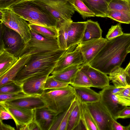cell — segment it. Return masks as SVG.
<instances>
[{"label":"cell","mask_w":130,"mask_h":130,"mask_svg":"<svg viewBox=\"0 0 130 130\" xmlns=\"http://www.w3.org/2000/svg\"><path fill=\"white\" fill-rule=\"evenodd\" d=\"M10 8L29 23L43 26H57V20L49 12L31 1L24 0Z\"/></svg>","instance_id":"obj_3"},{"label":"cell","mask_w":130,"mask_h":130,"mask_svg":"<svg viewBox=\"0 0 130 130\" xmlns=\"http://www.w3.org/2000/svg\"><path fill=\"white\" fill-rule=\"evenodd\" d=\"M124 88H118L114 85H109L99 92L100 102L116 120L119 112L124 106L119 104L115 93Z\"/></svg>","instance_id":"obj_10"},{"label":"cell","mask_w":130,"mask_h":130,"mask_svg":"<svg viewBox=\"0 0 130 130\" xmlns=\"http://www.w3.org/2000/svg\"><path fill=\"white\" fill-rule=\"evenodd\" d=\"M130 46V33L108 41L96 57L89 63L95 68L109 75L116 66H121Z\"/></svg>","instance_id":"obj_1"},{"label":"cell","mask_w":130,"mask_h":130,"mask_svg":"<svg viewBox=\"0 0 130 130\" xmlns=\"http://www.w3.org/2000/svg\"><path fill=\"white\" fill-rule=\"evenodd\" d=\"M24 0H0V10L9 8Z\"/></svg>","instance_id":"obj_40"},{"label":"cell","mask_w":130,"mask_h":130,"mask_svg":"<svg viewBox=\"0 0 130 130\" xmlns=\"http://www.w3.org/2000/svg\"><path fill=\"white\" fill-rule=\"evenodd\" d=\"M109 10L130 12V2L124 0H111L108 6Z\"/></svg>","instance_id":"obj_34"},{"label":"cell","mask_w":130,"mask_h":130,"mask_svg":"<svg viewBox=\"0 0 130 130\" xmlns=\"http://www.w3.org/2000/svg\"><path fill=\"white\" fill-rule=\"evenodd\" d=\"M76 99L85 104L91 103L100 100L99 93L94 91L90 87H74Z\"/></svg>","instance_id":"obj_21"},{"label":"cell","mask_w":130,"mask_h":130,"mask_svg":"<svg viewBox=\"0 0 130 130\" xmlns=\"http://www.w3.org/2000/svg\"><path fill=\"white\" fill-rule=\"evenodd\" d=\"M124 33L120 24L118 23L111 26L106 35V38L107 40H110L120 36Z\"/></svg>","instance_id":"obj_38"},{"label":"cell","mask_w":130,"mask_h":130,"mask_svg":"<svg viewBox=\"0 0 130 130\" xmlns=\"http://www.w3.org/2000/svg\"><path fill=\"white\" fill-rule=\"evenodd\" d=\"M66 51L59 49L31 55L29 60L18 73L14 81L21 85L26 79L32 76L42 74H50Z\"/></svg>","instance_id":"obj_2"},{"label":"cell","mask_w":130,"mask_h":130,"mask_svg":"<svg viewBox=\"0 0 130 130\" xmlns=\"http://www.w3.org/2000/svg\"><path fill=\"white\" fill-rule=\"evenodd\" d=\"M124 0L130 2V0Z\"/></svg>","instance_id":"obj_51"},{"label":"cell","mask_w":130,"mask_h":130,"mask_svg":"<svg viewBox=\"0 0 130 130\" xmlns=\"http://www.w3.org/2000/svg\"><path fill=\"white\" fill-rule=\"evenodd\" d=\"M112 130H127V126H124L114 120L112 124Z\"/></svg>","instance_id":"obj_44"},{"label":"cell","mask_w":130,"mask_h":130,"mask_svg":"<svg viewBox=\"0 0 130 130\" xmlns=\"http://www.w3.org/2000/svg\"><path fill=\"white\" fill-rule=\"evenodd\" d=\"M12 119L13 118L11 115L2 106L0 107V120Z\"/></svg>","instance_id":"obj_43"},{"label":"cell","mask_w":130,"mask_h":130,"mask_svg":"<svg viewBox=\"0 0 130 130\" xmlns=\"http://www.w3.org/2000/svg\"><path fill=\"white\" fill-rule=\"evenodd\" d=\"M119 104L125 106H130V85L115 93Z\"/></svg>","instance_id":"obj_35"},{"label":"cell","mask_w":130,"mask_h":130,"mask_svg":"<svg viewBox=\"0 0 130 130\" xmlns=\"http://www.w3.org/2000/svg\"><path fill=\"white\" fill-rule=\"evenodd\" d=\"M23 91L22 85L15 81L0 87V94H7L19 92Z\"/></svg>","instance_id":"obj_36"},{"label":"cell","mask_w":130,"mask_h":130,"mask_svg":"<svg viewBox=\"0 0 130 130\" xmlns=\"http://www.w3.org/2000/svg\"><path fill=\"white\" fill-rule=\"evenodd\" d=\"M31 30L48 39L57 38L58 30L56 27L43 26L29 23Z\"/></svg>","instance_id":"obj_28"},{"label":"cell","mask_w":130,"mask_h":130,"mask_svg":"<svg viewBox=\"0 0 130 130\" xmlns=\"http://www.w3.org/2000/svg\"><path fill=\"white\" fill-rule=\"evenodd\" d=\"M76 103V98L67 110L56 115L53 124L55 128L57 130H66L70 114Z\"/></svg>","instance_id":"obj_26"},{"label":"cell","mask_w":130,"mask_h":130,"mask_svg":"<svg viewBox=\"0 0 130 130\" xmlns=\"http://www.w3.org/2000/svg\"><path fill=\"white\" fill-rule=\"evenodd\" d=\"M29 95L23 91L12 93L0 94V102L13 100Z\"/></svg>","instance_id":"obj_39"},{"label":"cell","mask_w":130,"mask_h":130,"mask_svg":"<svg viewBox=\"0 0 130 130\" xmlns=\"http://www.w3.org/2000/svg\"><path fill=\"white\" fill-rule=\"evenodd\" d=\"M31 1L49 12L57 20V26L68 22H73L71 18L75 10L68 1L63 4L51 0Z\"/></svg>","instance_id":"obj_6"},{"label":"cell","mask_w":130,"mask_h":130,"mask_svg":"<svg viewBox=\"0 0 130 130\" xmlns=\"http://www.w3.org/2000/svg\"><path fill=\"white\" fill-rule=\"evenodd\" d=\"M129 118H130V106H125L119 112L116 119Z\"/></svg>","instance_id":"obj_41"},{"label":"cell","mask_w":130,"mask_h":130,"mask_svg":"<svg viewBox=\"0 0 130 130\" xmlns=\"http://www.w3.org/2000/svg\"><path fill=\"white\" fill-rule=\"evenodd\" d=\"M76 99L79 104L81 120L85 126L86 130H99L86 104L82 103Z\"/></svg>","instance_id":"obj_24"},{"label":"cell","mask_w":130,"mask_h":130,"mask_svg":"<svg viewBox=\"0 0 130 130\" xmlns=\"http://www.w3.org/2000/svg\"><path fill=\"white\" fill-rule=\"evenodd\" d=\"M30 40L25 44L16 56L19 58L23 55H32L53 51L59 49L57 38L48 39L31 30Z\"/></svg>","instance_id":"obj_5"},{"label":"cell","mask_w":130,"mask_h":130,"mask_svg":"<svg viewBox=\"0 0 130 130\" xmlns=\"http://www.w3.org/2000/svg\"><path fill=\"white\" fill-rule=\"evenodd\" d=\"M49 75L40 74L28 78L21 84L23 91L29 95L41 96L45 90L44 85Z\"/></svg>","instance_id":"obj_13"},{"label":"cell","mask_w":130,"mask_h":130,"mask_svg":"<svg viewBox=\"0 0 130 130\" xmlns=\"http://www.w3.org/2000/svg\"><path fill=\"white\" fill-rule=\"evenodd\" d=\"M127 126V130H130V123Z\"/></svg>","instance_id":"obj_49"},{"label":"cell","mask_w":130,"mask_h":130,"mask_svg":"<svg viewBox=\"0 0 130 130\" xmlns=\"http://www.w3.org/2000/svg\"><path fill=\"white\" fill-rule=\"evenodd\" d=\"M83 62V57L77 45L73 46L68 48L61 56L51 74L59 72L72 65H81Z\"/></svg>","instance_id":"obj_11"},{"label":"cell","mask_w":130,"mask_h":130,"mask_svg":"<svg viewBox=\"0 0 130 130\" xmlns=\"http://www.w3.org/2000/svg\"><path fill=\"white\" fill-rule=\"evenodd\" d=\"M68 1L73 6L75 11L81 15L83 19L95 17L94 14L86 6L83 0H68Z\"/></svg>","instance_id":"obj_30"},{"label":"cell","mask_w":130,"mask_h":130,"mask_svg":"<svg viewBox=\"0 0 130 130\" xmlns=\"http://www.w3.org/2000/svg\"><path fill=\"white\" fill-rule=\"evenodd\" d=\"M108 40L102 37L81 42L78 44L82 54L83 62L81 66L88 64L105 45Z\"/></svg>","instance_id":"obj_12"},{"label":"cell","mask_w":130,"mask_h":130,"mask_svg":"<svg viewBox=\"0 0 130 130\" xmlns=\"http://www.w3.org/2000/svg\"><path fill=\"white\" fill-rule=\"evenodd\" d=\"M41 96L46 106L57 115L67 110L76 98L74 87L69 85L63 87L45 89Z\"/></svg>","instance_id":"obj_4"},{"label":"cell","mask_w":130,"mask_h":130,"mask_svg":"<svg viewBox=\"0 0 130 130\" xmlns=\"http://www.w3.org/2000/svg\"><path fill=\"white\" fill-rule=\"evenodd\" d=\"M25 1H30L31 0H24Z\"/></svg>","instance_id":"obj_52"},{"label":"cell","mask_w":130,"mask_h":130,"mask_svg":"<svg viewBox=\"0 0 130 130\" xmlns=\"http://www.w3.org/2000/svg\"><path fill=\"white\" fill-rule=\"evenodd\" d=\"M29 110L46 106V104L41 96L31 95L15 100L3 102Z\"/></svg>","instance_id":"obj_16"},{"label":"cell","mask_w":130,"mask_h":130,"mask_svg":"<svg viewBox=\"0 0 130 130\" xmlns=\"http://www.w3.org/2000/svg\"><path fill=\"white\" fill-rule=\"evenodd\" d=\"M0 105L11 115L18 129L34 119V110L26 109L4 103H0Z\"/></svg>","instance_id":"obj_14"},{"label":"cell","mask_w":130,"mask_h":130,"mask_svg":"<svg viewBox=\"0 0 130 130\" xmlns=\"http://www.w3.org/2000/svg\"><path fill=\"white\" fill-rule=\"evenodd\" d=\"M80 69L88 77L93 87L103 89L110 85L107 75L91 66L89 64L81 66Z\"/></svg>","instance_id":"obj_15"},{"label":"cell","mask_w":130,"mask_h":130,"mask_svg":"<svg viewBox=\"0 0 130 130\" xmlns=\"http://www.w3.org/2000/svg\"><path fill=\"white\" fill-rule=\"evenodd\" d=\"M53 1L59 2L60 3L65 4L68 2V0H51Z\"/></svg>","instance_id":"obj_47"},{"label":"cell","mask_w":130,"mask_h":130,"mask_svg":"<svg viewBox=\"0 0 130 130\" xmlns=\"http://www.w3.org/2000/svg\"><path fill=\"white\" fill-rule=\"evenodd\" d=\"M76 100V104L70 114L66 130H74L81 121L79 104Z\"/></svg>","instance_id":"obj_31"},{"label":"cell","mask_w":130,"mask_h":130,"mask_svg":"<svg viewBox=\"0 0 130 130\" xmlns=\"http://www.w3.org/2000/svg\"><path fill=\"white\" fill-rule=\"evenodd\" d=\"M107 17L120 23L130 24V12L109 10Z\"/></svg>","instance_id":"obj_33"},{"label":"cell","mask_w":130,"mask_h":130,"mask_svg":"<svg viewBox=\"0 0 130 130\" xmlns=\"http://www.w3.org/2000/svg\"><path fill=\"white\" fill-rule=\"evenodd\" d=\"M19 129L20 130H41L38 124L34 119L27 124L20 127Z\"/></svg>","instance_id":"obj_42"},{"label":"cell","mask_w":130,"mask_h":130,"mask_svg":"<svg viewBox=\"0 0 130 130\" xmlns=\"http://www.w3.org/2000/svg\"><path fill=\"white\" fill-rule=\"evenodd\" d=\"M0 22L14 30L21 36L25 44L31 39L30 29L26 21L15 13L10 8L0 10Z\"/></svg>","instance_id":"obj_7"},{"label":"cell","mask_w":130,"mask_h":130,"mask_svg":"<svg viewBox=\"0 0 130 130\" xmlns=\"http://www.w3.org/2000/svg\"><path fill=\"white\" fill-rule=\"evenodd\" d=\"M69 84L68 83L56 80L51 75L47 77L44 85V89L61 88L66 87Z\"/></svg>","instance_id":"obj_37"},{"label":"cell","mask_w":130,"mask_h":130,"mask_svg":"<svg viewBox=\"0 0 130 130\" xmlns=\"http://www.w3.org/2000/svg\"><path fill=\"white\" fill-rule=\"evenodd\" d=\"M81 65H72L56 73L52 74L56 80L70 84L72 79L79 70Z\"/></svg>","instance_id":"obj_27"},{"label":"cell","mask_w":130,"mask_h":130,"mask_svg":"<svg viewBox=\"0 0 130 130\" xmlns=\"http://www.w3.org/2000/svg\"><path fill=\"white\" fill-rule=\"evenodd\" d=\"M0 38L3 40L5 48L16 57L25 44L20 35L0 22Z\"/></svg>","instance_id":"obj_9"},{"label":"cell","mask_w":130,"mask_h":130,"mask_svg":"<svg viewBox=\"0 0 130 130\" xmlns=\"http://www.w3.org/2000/svg\"><path fill=\"white\" fill-rule=\"evenodd\" d=\"M31 56L23 55L19 57L18 61L11 67L0 76V87L14 81L18 73L29 60Z\"/></svg>","instance_id":"obj_19"},{"label":"cell","mask_w":130,"mask_h":130,"mask_svg":"<svg viewBox=\"0 0 130 130\" xmlns=\"http://www.w3.org/2000/svg\"><path fill=\"white\" fill-rule=\"evenodd\" d=\"M18 59L6 49L0 51V76L11 67Z\"/></svg>","instance_id":"obj_25"},{"label":"cell","mask_w":130,"mask_h":130,"mask_svg":"<svg viewBox=\"0 0 130 130\" xmlns=\"http://www.w3.org/2000/svg\"><path fill=\"white\" fill-rule=\"evenodd\" d=\"M70 84L73 87H93L88 77L80 69L71 80Z\"/></svg>","instance_id":"obj_32"},{"label":"cell","mask_w":130,"mask_h":130,"mask_svg":"<svg viewBox=\"0 0 130 130\" xmlns=\"http://www.w3.org/2000/svg\"><path fill=\"white\" fill-rule=\"evenodd\" d=\"M86 104L99 130H112V124L115 120L100 101Z\"/></svg>","instance_id":"obj_8"},{"label":"cell","mask_w":130,"mask_h":130,"mask_svg":"<svg viewBox=\"0 0 130 130\" xmlns=\"http://www.w3.org/2000/svg\"><path fill=\"white\" fill-rule=\"evenodd\" d=\"M110 80H111L116 87H126L129 86L126 80L127 74L124 69L120 66L115 67L109 74Z\"/></svg>","instance_id":"obj_23"},{"label":"cell","mask_w":130,"mask_h":130,"mask_svg":"<svg viewBox=\"0 0 130 130\" xmlns=\"http://www.w3.org/2000/svg\"><path fill=\"white\" fill-rule=\"evenodd\" d=\"M128 53H130V46L128 50Z\"/></svg>","instance_id":"obj_50"},{"label":"cell","mask_w":130,"mask_h":130,"mask_svg":"<svg viewBox=\"0 0 130 130\" xmlns=\"http://www.w3.org/2000/svg\"><path fill=\"white\" fill-rule=\"evenodd\" d=\"M86 23L84 35L80 43L102 37V31L97 22L89 20Z\"/></svg>","instance_id":"obj_22"},{"label":"cell","mask_w":130,"mask_h":130,"mask_svg":"<svg viewBox=\"0 0 130 130\" xmlns=\"http://www.w3.org/2000/svg\"><path fill=\"white\" fill-rule=\"evenodd\" d=\"M88 8L95 16L107 17L109 12L108 6L111 0H83Z\"/></svg>","instance_id":"obj_20"},{"label":"cell","mask_w":130,"mask_h":130,"mask_svg":"<svg viewBox=\"0 0 130 130\" xmlns=\"http://www.w3.org/2000/svg\"><path fill=\"white\" fill-rule=\"evenodd\" d=\"M124 69L127 75L130 74V61Z\"/></svg>","instance_id":"obj_46"},{"label":"cell","mask_w":130,"mask_h":130,"mask_svg":"<svg viewBox=\"0 0 130 130\" xmlns=\"http://www.w3.org/2000/svg\"><path fill=\"white\" fill-rule=\"evenodd\" d=\"M126 80L128 85H130V74L127 75Z\"/></svg>","instance_id":"obj_48"},{"label":"cell","mask_w":130,"mask_h":130,"mask_svg":"<svg viewBox=\"0 0 130 130\" xmlns=\"http://www.w3.org/2000/svg\"><path fill=\"white\" fill-rule=\"evenodd\" d=\"M34 119L41 130H50L57 115L47 106L34 110Z\"/></svg>","instance_id":"obj_17"},{"label":"cell","mask_w":130,"mask_h":130,"mask_svg":"<svg viewBox=\"0 0 130 130\" xmlns=\"http://www.w3.org/2000/svg\"><path fill=\"white\" fill-rule=\"evenodd\" d=\"M71 22H68L57 27L58 30V35L57 38L59 48L60 50H66L68 49L67 46L68 29Z\"/></svg>","instance_id":"obj_29"},{"label":"cell","mask_w":130,"mask_h":130,"mask_svg":"<svg viewBox=\"0 0 130 130\" xmlns=\"http://www.w3.org/2000/svg\"><path fill=\"white\" fill-rule=\"evenodd\" d=\"M14 130V128L10 125L4 123L0 120V130Z\"/></svg>","instance_id":"obj_45"},{"label":"cell","mask_w":130,"mask_h":130,"mask_svg":"<svg viewBox=\"0 0 130 130\" xmlns=\"http://www.w3.org/2000/svg\"><path fill=\"white\" fill-rule=\"evenodd\" d=\"M86 21L71 22L69 26L67 41L68 48L79 44L84 36Z\"/></svg>","instance_id":"obj_18"}]
</instances>
